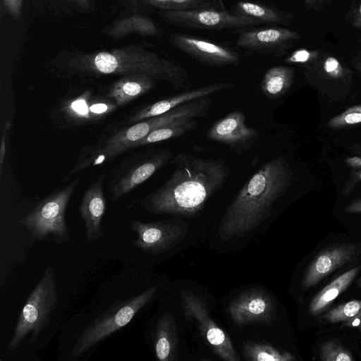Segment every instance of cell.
<instances>
[{"instance_id": "obj_38", "label": "cell", "mask_w": 361, "mask_h": 361, "mask_svg": "<svg viewBox=\"0 0 361 361\" xmlns=\"http://www.w3.org/2000/svg\"><path fill=\"white\" fill-rule=\"evenodd\" d=\"M83 11H90L94 6V0H66Z\"/></svg>"}, {"instance_id": "obj_20", "label": "cell", "mask_w": 361, "mask_h": 361, "mask_svg": "<svg viewBox=\"0 0 361 361\" xmlns=\"http://www.w3.org/2000/svg\"><path fill=\"white\" fill-rule=\"evenodd\" d=\"M104 33L112 39H121L130 35L158 36L162 30L151 18L140 13L117 18L104 29Z\"/></svg>"}, {"instance_id": "obj_19", "label": "cell", "mask_w": 361, "mask_h": 361, "mask_svg": "<svg viewBox=\"0 0 361 361\" xmlns=\"http://www.w3.org/2000/svg\"><path fill=\"white\" fill-rule=\"evenodd\" d=\"M172 157L168 149L155 152L128 171L111 188V199L116 200L144 183L164 166Z\"/></svg>"}, {"instance_id": "obj_4", "label": "cell", "mask_w": 361, "mask_h": 361, "mask_svg": "<svg viewBox=\"0 0 361 361\" xmlns=\"http://www.w3.org/2000/svg\"><path fill=\"white\" fill-rule=\"evenodd\" d=\"M206 109L204 101L198 99L180 105L163 114L135 123L134 125L123 128L109 137L99 149H97L90 158L84 160L81 165L75 167L74 171L84 169L90 164H101L128 149L135 147L139 140L146 137L152 130L178 119L204 117Z\"/></svg>"}, {"instance_id": "obj_8", "label": "cell", "mask_w": 361, "mask_h": 361, "mask_svg": "<svg viewBox=\"0 0 361 361\" xmlns=\"http://www.w3.org/2000/svg\"><path fill=\"white\" fill-rule=\"evenodd\" d=\"M307 82L333 100L345 99L353 84V71L338 56L320 49L319 55L304 66Z\"/></svg>"}, {"instance_id": "obj_10", "label": "cell", "mask_w": 361, "mask_h": 361, "mask_svg": "<svg viewBox=\"0 0 361 361\" xmlns=\"http://www.w3.org/2000/svg\"><path fill=\"white\" fill-rule=\"evenodd\" d=\"M180 300L185 317L196 322L213 351L222 360L239 361L240 358L229 336L212 319L202 298L192 291L183 290Z\"/></svg>"}, {"instance_id": "obj_26", "label": "cell", "mask_w": 361, "mask_h": 361, "mask_svg": "<svg viewBox=\"0 0 361 361\" xmlns=\"http://www.w3.org/2000/svg\"><path fill=\"white\" fill-rule=\"evenodd\" d=\"M197 118H183L159 127L139 140L135 147L154 144L186 134L196 128Z\"/></svg>"}, {"instance_id": "obj_37", "label": "cell", "mask_w": 361, "mask_h": 361, "mask_svg": "<svg viewBox=\"0 0 361 361\" xmlns=\"http://www.w3.org/2000/svg\"><path fill=\"white\" fill-rule=\"evenodd\" d=\"M303 1L308 9L319 11L324 6L330 5L332 0H303Z\"/></svg>"}, {"instance_id": "obj_14", "label": "cell", "mask_w": 361, "mask_h": 361, "mask_svg": "<svg viewBox=\"0 0 361 361\" xmlns=\"http://www.w3.org/2000/svg\"><path fill=\"white\" fill-rule=\"evenodd\" d=\"M169 40L176 48L205 65H238L240 56L233 49L208 40L183 33H173Z\"/></svg>"}, {"instance_id": "obj_15", "label": "cell", "mask_w": 361, "mask_h": 361, "mask_svg": "<svg viewBox=\"0 0 361 361\" xmlns=\"http://www.w3.org/2000/svg\"><path fill=\"white\" fill-rule=\"evenodd\" d=\"M355 243H344L329 245L319 251L307 267L302 286H314L337 269L355 259L360 252Z\"/></svg>"}, {"instance_id": "obj_32", "label": "cell", "mask_w": 361, "mask_h": 361, "mask_svg": "<svg viewBox=\"0 0 361 361\" xmlns=\"http://www.w3.org/2000/svg\"><path fill=\"white\" fill-rule=\"evenodd\" d=\"M345 20L353 27L361 30V0H352Z\"/></svg>"}, {"instance_id": "obj_21", "label": "cell", "mask_w": 361, "mask_h": 361, "mask_svg": "<svg viewBox=\"0 0 361 361\" xmlns=\"http://www.w3.org/2000/svg\"><path fill=\"white\" fill-rule=\"evenodd\" d=\"M155 79L145 74L123 75L112 84L108 97L118 106H123L149 92Z\"/></svg>"}, {"instance_id": "obj_16", "label": "cell", "mask_w": 361, "mask_h": 361, "mask_svg": "<svg viewBox=\"0 0 361 361\" xmlns=\"http://www.w3.org/2000/svg\"><path fill=\"white\" fill-rule=\"evenodd\" d=\"M275 302L262 289H250L236 296L230 302L228 312L238 324H269L275 313Z\"/></svg>"}, {"instance_id": "obj_31", "label": "cell", "mask_w": 361, "mask_h": 361, "mask_svg": "<svg viewBox=\"0 0 361 361\" xmlns=\"http://www.w3.org/2000/svg\"><path fill=\"white\" fill-rule=\"evenodd\" d=\"M320 49H298L288 55L284 61L290 64H296L303 67L313 61L319 54Z\"/></svg>"}, {"instance_id": "obj_30", "label": "cell", "mask_w": 361, "mask_h": 361, "mask_svg": "<svg viewBox=\"0 0 361 361\" xmlns=\"http://www.w3.org/2000/svg\"><path fill=\"white\" fill-rule=\"evenodd\" d=\"M361 123V104L351 106L329 119L327 125L331 128H342Z\"/></svg>"}, {"instance_id": "obj_1", "label": "cell", "mask_w": 361, "mask_h": 361, "mask_svg": "<svg viewBox=\"0 0 361 361\" xmlns=\"http://www.w3.org/2000/svg\"><path fill=\"white\" fill-rule=\"evenodd\" d=\"M169 179L144 200L145 208L157 214L190 216L202 209L225 183L228 168L221 159H206L180 153Z\"/></svg>"}, {"instance_id": "obj_42", "label": "cell", "mask_w": 361, "mask_h": 361, "mask_svg": "<svg viewBox=\"0 0 361 361\" xmlns=\"http://www.w3.org/2000/svg\"><path fill=\"white\" fill-rule=\"evenodd\" d=\"M357 286L361 288V277L357 281Z\"/></svg>"}, {"instance_id": "obj_7", "label": "cell", "mask_w": 361, "mask_h": 361, "mask_svg": "<svg viewBox=\"0 0 361 361\" xmlns=\"http://www.w3.org/2000/svg\"><path fill=\"white\" fill-rule=\"evenodd\" d=\"M78 180L40 201L21 221L31 235L40 240L57 244L69 241V229L65 214Z\"/></svg>"}, {"instance_id": "obj_39", "label": "cell", "mask_w": 361, "mask_h": 361, "mask_svg": "<svg viewBox=\"0 0 361 361\" xmlns=\"http://www.w3.org/2000/svg\"><path fill=\"white\" fill-rule=\"evenodd\" d=\"M351 65L355 73L361 78V49H360L351 59Z\"/></svg>"}, {"instance_id": "obj_9", "label": "cell", "mask_w": 361, "mask_h": 361, "mask_svg": "<svg viewBox=\"0 0 361 361\" xmlns=\"http://www.w3.org/2000/svg\"><path fill=\"white\" fill-rule=\"evenodd\" d=\"M167 23L181 27L201 30H224L259 25L261 20L226 11L197 8L185 10L160 11Z\"/></svg>"}, {"instance_id": "obj_5", "label": "cell", "mask_w": 361, "mask_h": 361, "mask_svg": "<svg viewBox=\"0 0 361 361\" xmlns=\"http://www.w3.org/2000/svg\"><path fill=\"white\" fill-rule=\"evenodd\" d=\"M59 302L56 276L52 267L45 269L20 314L8 350L18 348L27 336L34 341L49 323Z\"/></svg>"}, {"instance_id": "obj_36", "label": "cell", "mask_w": 361, "mask_h": 361, "mask_svg": "<svg viewBox=\"0 0 361 361\" xmlns=\"http://www.w3.org/2000/svg\"><path fill=\"white\" fill-rule=\"evenodd\" d=\"M11 126V123L9 121H6L4 123L1 140L0 144V174L2 173L3 164L4 161V157L6 154V135L8 133V130Z\"/></svg>"}, {"instance_id": "obj_34", "label": "cell", "mask_w": 361, "mask_h": 361, "mask_svg": "<svg viewBox=\"0 0 361 361\" xmlns=\"http://www.w3.org/2000/svg\"><path fill=\"white\" fill-rule=\"evenodd\" d=\"M174 10H185L200 8V6L209 4L214 0H173Z\"/></svg>"}, {"instance_id": "obj_2", "label": "cell", "mask_w": 361, "mask_h": 361, "mask_svg": "<svg viewBox=\"0 0 361 361\" xmlns=\"http://www.w3.org/2000/svg\"><path fill=\"white\" fill-rule=\"evenodd\" d=\"M292 171L285 159L277 157L262 164L245 183L227 207L218 228L221 240L241 237L258 226L290 184Z\"/></svg>"}, {"instance_id": "obj_24", "label": "cell", "mask_w": 361, "mask_h": 361, "mask_svg": "<svg viewBox=\"0 0 361 361\" xmlns=\"http://www.w3.org/2000/svg\"><path fill=\"white\" fill-rule=\"evenodd\" d=\"M295 78L293 68L276 66L268 69L261 82V90L269 99H276L284 95L291 87Z\"/></svg>"}, {"instance_id": "obj_12", "label": "cell", "mask_w": 361, "mask_h": 361, "mask_svg": "<svg viewBox=\"0 0 361 361\" xmlns=\"http://www.w3.org/2000/svg\"><path fill=\"white\" fill-rule=\"evenodd\" d=\"M300 38L299 32L284 27L254 28L240 32L236 46L252 52L280 56Z\"/></svg>"}, {"instance_id": "obj_23", "label": "cell", "mask_w": 361, "mask_h": 361, "mask_svg": "<svg viewBox=\"0 0 361 361\" xmlns=\"http://www.w3.org/2000/svg\"><path fill=\"white\" fill-rule=\"evenodd\" d=\"M360 271V267H354L342 274L324 287L310 303L309 312L317 316L327 309L331 303L352 283Z\"/></svg>"}, {"instance_id": "obj_25", "label": "cell", "mask_w": 361, "mask_h": 361, "mask_svg": "<svg viewBox=\"0 0 361 361\" xmlns=\"http://www.w3.org/2000/svg\"><path fill=\"white\" fill-rule=\"evenodd\" d=\"M234 13L257 18L263 23H274L283 25H289L293 18V15L290 13L247 1L238 2L235 6Z\"/></svg>"}, {"instance_id": "obj_33", "label": "cell", "mask_w": 361, "mask_h": 361, "mask_svg": "<svg viewBox=\"0 0 361 361\" xmlns=\"http://www.w3.org/2000/svg\"><path fill=\"white\" fill-rule=\"evenodd\" d=\"M24 0H1L6 13L15 20H18L22 14Z\"/></svg>"}, {"instance_id": "obj_35", "label": "cell", "mask_w": 361, "mask_h": 361, "mask_svg": "<svg viewBox=\"0 0 361 361\" xmlns=\"http://www.w3.org/2000/svg\"><path fill=\"white\" fill-rule=\"evenodd\" d=\"M361 182V170L354 171L344 186L342 194L347 195L354 189L355 185Z\"/></svg>"}, {"instance_id": "obj_11", "label": "cell", "mask_w": 361, "mask_h": 361, "mask_svg": "<svg viewBox=\"0 0 361 361\" xmlns=\"http://www.w3.org/2000/svg\"><path fill=\"white\" fill-rule=\"evenodd\" d=\"M129 228L137 237L132 244L151 255L163 253L179 243L188 233L186 224L173 221H132Z\"/></svg>"}, {"instance_id": "obj_40", "label": "cell", "mask_w": 361, "mask_h": 361, "mask_svg": "<svg viewBox=\"0 0 361 361\" xmlns=\"http://www.w3.org/2000/svg\"><path fill=\"white\" fill-rule=\"evenodd\" d=\"M345 210L348 213H361V197L354 200Z\"/></svg>"}, {"instance_id": "obj_22", "label": "cell", "mask_w": 361, "mask_h": 361, "mask_svg": "<svg viewBox=\"0 0 361 361\" xmlns=\"http://www.w3.org/2000/svg\"><path fill=\"white\" fill-rule=\"evenodd\" d=\"M177 330L174 318L164 314L159 319L154 335V349L160 361L174 360L177 348Z\"/></svg>"}, {"instance_id": "obj_3", "label": "cell", "mask_w": 361, "mask_h": 361, "mask_svg": "<svg viewBox=\"0 0 361 361\" xmlns=\"http://www.w3.org/2000/svg\"><path fill=\"white\" fill-rule=\"evenodd\" d=\"M67 66L82 73L95 75L145 74L169 82L175 90L185 88L188 75L180 66L139 44L71 56Z\"/></svg>"}, {"instance_id": "obj_28", "label": "cell", "mask_w": 361, "mask_h": 361, "mask_svg": "<svg viewBox=\"0 0 361 361\" xmlns=\"http://www.w3.org/2000/svg\"><path fill=\"white\" fill-rule=\"evenodd\" d=\"M322 319L329 323H347L361 325V300H354L341 304L326 312Z\"/></svg>"}, {"instance_id": "obj_6", "label": "cell", "mask_w": 361, "mask_h": 361, "mask_svg": "<svg viewBox=\"0 0 361 361\" xmlns=\"http://www.w3.org/2000/svg\"><path fill=\"white\" fill-rule=\"evenodd\" d=\"M157 287H151L137 295L117 301L90 322L77 338L72 351L73 357L86 353L114 333L127 326L151 300Z\"/></svg>"}, {"instance_id": "obj_41", "label": "cell", "mask_w": 361, "mask_h": 361, "mask_svg": "<svg viewBox=\"0 0 361 361\" xmlns=\"http://www.w3.org/2000/svg\"><path fill=\"white\" fill-rule=\"evenodd\" d=\"M349 160L350 161L347 160V162L350 166H361V159H360V158L354 157V158L349 159Z\"/></svg>"}, {"instance_id": "obj_13", "label": "cell", "mask_w": 361, "mask_h": 361, "mask_svg": "<svg viewBox=\"0 0 361 361\" xmlns=\"http://www.w3.org/2000/svg\"><path fill=\"white\" fill-rule=\"evenodd\" d=\"M243 112L233 111L216 121L207 133V139L228 146L238 154L250 149L258 140L259 132L246 125Z\"/></svg>"}, {"instance_id": "obj_27", "label": "cell", "mask_w": 361, "mask_h": 361, "mask_svg": "<svg viewBox=\"0 0 361 361\" xmlns=\"http://www.w3.org/2000/svg\"><path fill=\"white\" fill-rule=\"evenodd\" d=\"M243 355L250 361H293L295 356L290 353L269 344L247 342L243 348Z\"/></svg>"}, {"instance_id": "obj_17", "label": "cell", "mask_w": 361, "mask_h": 361, "mask_svg": "<svg viewBox=\"0 0 361 361\" xmlns=\"http://www.w3.org/2000/svg\"><path fill=\"white\" fill-rule=\"evenodd\" d=\"M103 180L102 176L87 188L79 207L86 239L89 242L97 241L104 235L102 221L106 211V202L104 195Z\"/></svg>"}, {"instance_id": "obj_29", "label": "cell", "mask_w": 361, "mask_h": 361, "mask_svg": "<svg viewBox=\"0 0 361 361\" xmlns=\"http://www.w3.org/2000/svg\"><path fill=\"white\" fill-rule=\"evenodd\" d=\"M319 358L324 361H352L351 353L342 345L334 341L324 342L319 351Z\"/></svg>"}, {"instance_id": "obj_18", "label": "cell", "mask_w": 361, "mask_h": 361, "mask_svg": "<svg viewBox=\"0 0 361 361\" xmlns=\"http://www.w3.org/2000/svg\"><path fill=\"white\" fill-rule=\"evenodd\" d=\"M233 87V85L231 83L221 82L183 92L145 106L134 114L128 122L135 123L145 119L163 114L192 100L207 97Z\"/></svg>"}]
</instances>
